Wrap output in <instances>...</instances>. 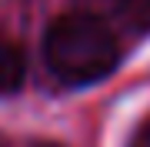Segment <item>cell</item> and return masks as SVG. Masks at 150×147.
Instances as JSON below:
<instances>
[{
	"label": "cell",
	"mask_w": 150,
	"mask_h": 147,
	"mask_svg": "<svg viewBox=\"0 0 150 147\" xmlns=\"http://www.w3.org/2000/svg\"><path fill=\"white\" fill-rule=\"evenodd\" d=\"M43 57L57 80L83 87L103 80L120 60L117 33L93 13H64L43 37Z\"/></svg>",
	"instance_id": "6da1fadb"
},
{
	"label": "cell",
	"mask_w": 150,
	"mask_h": 147,
	"mask_svg": "<svg viewBox=\"0 0 150 147\" xmlns=\"http://www.w3.org/2000/svg\"><path fill=\"white\" fill-rule=\"evenodd\" d=\"M93 17L107 20L113 17L117 23H123L127 30H137V33H147L150 30V0H83Z\"/></svg>",
	"instance_id": "7a4b0ae2"
},
{
	"label": "cell",
	"mask_w": 150,
	"mask_h": 147,
	"mask_svg": "<svg viewBox=\"0 0 150 147\" xmlns=\"http://www.w3.org/2000/svg\"><path fill=\"white\" fill-rule=\"evenodd\" d=\"M23 74H27V60H23L20 47L0 37V94H13L23 84Z\"/></svg>",
	"instance_id": "3957f363"
},
{
	"label": "cell",
	"mask_w": 150,
	"mask_h": 147,
	"mask_svg": "<svg viewBox=\"0 0 150 147\" xmlns=\"http://www.w3.org/2000/svg\"><path fill=\"white\" fill-rule=\"evenodd\" d=\"M130 147H150V124H144V127H140V131L134 134Z\"/></svg>",
	"instance_id": "277c9868"
},
{
	"label": "cell",
	"mask_w": 150,
	"mask_h": 147,
	"mask_svg": "<svg viewBox=\"0 0 150 147\" xmlns=\"http://www.w3.org/2000/svg\"><path fill=\"white\" fill-rule=\"evenodd\" d=\"M40 147H57V144H40Z\"/></svg>",
	"instance_id": "5b68a950"
}]
</instances>
